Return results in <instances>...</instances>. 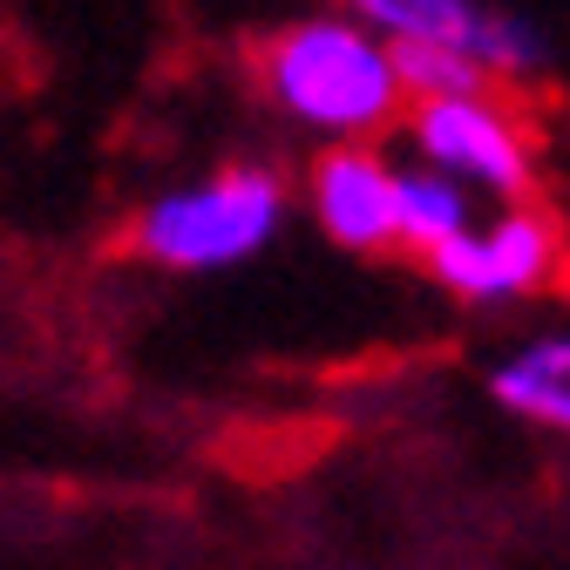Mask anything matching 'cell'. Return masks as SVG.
I'll list each match as a JSON object with an SVG mask.
<instances>
[{
  "mask_svg": "<svg viewBox=\"0 0 570 570\" xmlns=\"http://www.w3.org/2000/svg\"><path fill=\"white\" fill-rule=\"evenodd\" d=\"M252 61H258L265 102L293 129L320 136V150L326 142H381L407 116L394 48L367 21H353L346 8L278 21Z\"/></svg>",
  "mask_w": 570,
  "mask_h": 570,
  "instance_id": "6da1fadb",
  "label": "cell"
},
{
  "mask_svg": "<svg viewBox=\"0 0 570 570\" xmlns=\"http://www.w3.org/2000/svg\"><path fill=\"white\" fill-rule=\"evenodd\" d=\"M285 177L265 164H232L204 184H177L129 218V252L157 272H232L258 258L285 225Z\"/></svg>",
  "mask_w": 570,
  "mask_h": 570,
  "instance_id": "7a4b0ae2",
  "label": "cell"
},
{
  "mask_svg": "<svg viewBox=\"0 0 570 570\" xmlns=\"http://www.w3.org/2000/svg\"><path fill=\"white\" fill-rule=\"evenodd\" d=\"M407 157L469 184L489 204H537L543 177V129L510 89H475L449 102H407L401 116Z\"/></svg>",
  "mask_w": 570,
  "mask_h": 570,
  "instance_id": "3957f363",
  "label": "cell"
},
{
  "mask_svg": "<svg viewBox=\"0 0 570 570\" xmlns=\"http://www.w3.org/2000/svg\"><path fill=\"white\" fill-rule=\"evenodd\" d=\"M353 21H367L381 41H407V48H449L462 61H475L495 89L537 82L550 41L537 21L495 8V0H340Z\"/></svg>",
  "mask_w": 570,
  "mask_h": 570,
  "instance_id": "277c9868",
  "label": "cell"
},
{
  "mask_svg": "<svg viewBox=\"0 0 570 570\" xmlns=\"http://www.w3.org/2000/svg\"><path fill=\"white\" fill-rule=\"evenodd\" d=\"M421 265L462 306H517V299H537L557 278L563 238H557V218L543 204H495L489 225L475 218L462 238L428 252Z\"/></svg>",
  "mask_w": 570,
  "mask_h": 570,
  "instance_id": "5b68a950",
  "label": "cell"
},
{
  "mask_svg": "<svg viewBox=\"0 0 570 570\" xmlns=\"http://www.w3.org/2000/svg\"><path fill=\"white\" fill-rule=\"evenodd\" d=\"M306 218L340 252H394V157L381 142H326L306 170Z\"/></svg>",
  "mask_w": 570,
  "mask_h": 570,
  "instance_id": "8992f818",
  "label": "cell"
},
{
  "mask_svg": "<svg viewBox=\"0 0 570 570\" xmlns=\"http://www.w3.org/2000/svg\"><path fill=\"white\" fill-rule=\"evenodd\" d=\"M489 401L530 428L570 435V333H543V340H523L517 353H503L489 367Z\"/></svg>",
  "mask_w": 570,
  "mask_h": 570,
  "instance_id": "52a82bcc",
  "label": "cell"
},
{
  "mask_svg": "<svg viewBox=\"0 0 570 570\" xmlns=\"http://www.w3.org/2000/svg\"><path fill=\"white\" fill-rule=\"evenodd\" d=\"M482 218V197L442 170H428V164H394V252L407 258H428V252H442L449 238H462L469 225Z\"/></svg>",
  "mask_w": 570,
  "mask_h": 570,
  "instance_id": "ba28073f",
  "label": "cell"
},
{
  "mask_svg": "<svg viewBox=\"0 0 570 570\" xmlns=\"http://www.w3.org/2000/svg\"><path fill=\"white\" fill-rule=\"evenodd\" d=\"M394 48V76L407 89V102H449V96H475V89H495L475 61L449 55V48H407V41H387Z\"/></svg>",
  "mask_w": 570,
  "mask_h": 570,
  "instance_id": "9c48e42d",
  "label": "cell"
}]
</instances>
